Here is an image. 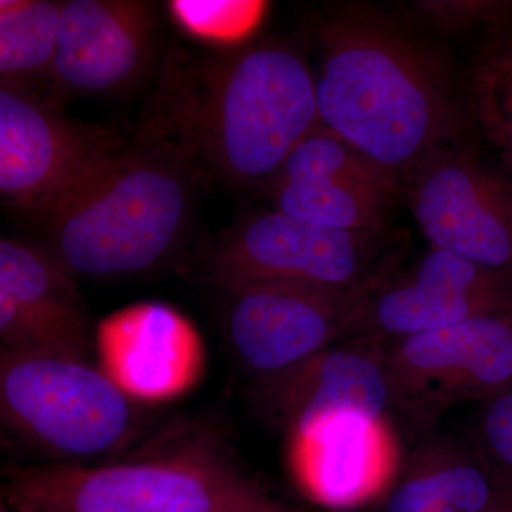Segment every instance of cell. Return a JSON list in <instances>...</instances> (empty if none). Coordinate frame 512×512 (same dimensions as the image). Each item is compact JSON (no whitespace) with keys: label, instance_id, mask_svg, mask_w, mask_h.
Wrapping results in <instances>:
<instances>
[{"label":"cell","instance_id":"1","mask_svg":"<svg viewBox=\"0 0 512 512\" xmlns=\"http://www.w3.org/2000/svg\"><path fill=\"white\" fill-rule=\"evenodd\" d=\"M148 143L194 173L265 187L289 154L322 126L315 73L282 42L175 60L164 74Z\"/></svg>","mask_w":512,"mask_h":512},{"label":"cell","instance_id":"2","mask_svg":"<svg viewBox=\"0 0 512 512\" xmlns=\"http://www.w3.org/2000/svg\"><path fill=\"white\" fill-rule=\"evenodd\" d=\"M316 101L322 127L402 177L463 128L439 53L402 23L343 6L316 23Z\"/></svg>","mask_w":512,"mask_h":512},{"label":"cell","instance_id":"3","mask_svg":"<svg viewBox=\"0 0 512 512\" xmlns=\"http://www.w3.org/2000/svg\"><path fill=\"white\" fill-rule=\"evenodd\" d=\"M192 171L157 144L100 157L40 217L47 245L73 276L116 278L163 264L187 234Z\"/></svg>","mask_w":512,"mask_h":512},{"label":"cell","instance_id":"4","mask_svg":"<svg viewBox=\"0 0 512 512\" xmlns=\"http://www.w3.org/2000/svg\"><path fill=\"white\" fill-rule=\"evenodd\" d=\"M254 484L202 447L107 466H8L2 494L18 512H218Z\"/></svg>","mask_w":512,"mask_h":512},{"label":"cell","instance_id":"5","mask_svg":"<svg viewBox=\"0 0 512 512\" xmlns=\"http://www.w3.org/2000/svg\"><path fill=\"white\" fill-rule=\"evenodd\" d=\"M394 234L389 228L320 227L276 210L254 212L211 247L205 269L222 291L265 281L367 288L397 271L402 244Z\"/></svg>","mask_w":512,"mask_h":512},{"label":"cell","instance_id":"6","mask_svg":"<svg viewBox=\"0 0 512 512\" xmlns=\"http://www.w3.org/2000/svg\"><path fill=\"white\" fill-rule=\"evenodd\" d=\"M3 420L30 443L69 458L119 450L137 424L134 400L82 360L2 349Z\"/></svg>","mask_w":512,"mask_h":512},{"label":"cell","instance_id":"7","mask_svg":"<svg viewBox=\"0 0 512 512\" xmlns=\"http://www.w3.org/2000/svg\"><path fill=\"white\" fill-rule=\"evenodd\" d=\"M386 369L394 409L421 423L484 403L512 382V309L393 340Z\"/></svg>","mask_w":512,"mask_h":512},{"label":"cell","instance_id":"8","mask_svg":"<svg viewBox=\"0 0 512 512\" xmlns=\"http://www.w3.org/2000/svg\"><path fill=\"white\" fill-rule=\"evenodd\" d=\"M377 286L265 281L229 289V342L262 380L282 375L348 340L357 306Z\"/></svg>","mask_w":512,"mask_h":512},{"label":"cell","instance_id":"9","mask_svg":"<svg viewBox=\"0 0 512 512\" xmlns=\"http://www.w3.org/2000/svg\"><path fill=\"white\" fill-rule=\"evenodd\" d=\"M431 248L512 274V195L471 151L443 146L400 177Z\"/></svg>","mask_w":512,"mask_h":512},{"label":"cell","instance_id":"10","mask_svg":"<svg viewBox=\"0 0 512 512\" xmlns=\"http://www.w3.org/2000/svg\"><path fill=\"white\" fill-rule=\"evenodd\" d=\"M106 128L77 123L30 87L0 83V194L37 218L100 157L123 146Z\"/></svg>","mask_w":512,"mask_h":512},{"label":"cell","instance_id":"11","mask_svg":"<svg viewBox=\"0 0 512 512\" xmlns=\"http://www.w3.org/2000/svg\"><path fill=\"white\" fill-rule=\"evenodd\" d=\"M285 434L293 483L328 510L355 511L383 501L406 461L390 417L363 410L320 414Z\"/></svg>","mask_w":512,"mask_h":512},{"label":"cell","instance_id":"12","mask_svg":"<svg viewBox=\"0 0 512 512\" xmlns=\"http://www.w3.org/2000/svg\"><path fill=\"white\" fill-rule=\"evenodd\" d=\"M512 309V274L431 248L359 303L350 338L384 343Z\"/></svg>","mask_w":512,"mask_h":512},{"label":"cell","instance_id":"13","mask_svg":"<svg viewBox=\"0 0 512 512\" xmlns=\"http://www.w3.org/2000/svg\"><path fill=\"white\" fill-rule=\"evenodd\" d=\"M274 210L348 231L387 229L399 178L320 126L265 185Z\"/></svg>","mask_w":512,"mask_h":512},{"label":"cell","instance_id":"14","mask_svg":"<svg viewBox=\"0 0 512 512\" xmlns=\"http://www.w3.org/2000/svg\"><path fill=\"white\" fill-rule=\"evenodd\" d=\"M74 278L46 247L2 238V349L86 362L89 316Z\"/></svg>","mask_w":512,"mask_h":512},{"label":"cell","instance_id":"15","mask_svg":"<svg viewBox=\"0 0 512 512\" xmlns=\"http://www.w3.org/2000/svg\"><path fill=\"white\" fill-rule=\"evenodd\" d=\"M100 369L134 402L190 392L204 372L200 332L163 302H140L101 319L94 333Z\"/></svg>","mask_w":512,"mask_h":512},{"label":"cell","instance_id":"16","mask_svg":"<svg viewBox=\"0 0 512 512\" xmlns=\"http://www.w3.org/2000/svg\"><path fill=\"white\" fill-rule=\"evenodd\" d=\"M156 13L141 0L63 2L59 43L49 79L62 93L123 89L146 70Z\"/></svg>","mask_w":512,"mask_h":512},{"label":"cell","instance_id":"17","mask_svg":"<svg viewBox=\"0 0 512 512\" xmlns=\"http://www.w3.org/2000/svg\"><path fill=\"white\" fill-rule=\"evenodd\" d=\"M386 348L387 343L372 338L343 340L282 375L262 380L265 412L285 431L339 410L389 416L393 396Z\"/></svg>","mask_w":512,"mask_h":512},{"label":"cell","instance_id":"18","mask_svg":"<svg viewBox=\"0 0 512 512\" xmlns=\"http://www.w3.org/2000/svg\"><path fill=\"white\" fill-rule=\"evenodd\" d=\"M507 485L481 454L433 440L404 461L383 512H497Z\"/></svg>","mask_w":512,"mask_h":512},{"label":"cell","instance_id":"19","mask_svg":"<svg viewBox=\"0 0 512 512\" xmlns=\"http://www.w3.org/2000/svg\"><path fill=\"white\" fill-rule=\"evenodd\" d=\"M63 2H0V83L29 87L49 77L59 43Z\"/></svg>","mask_w":512,"mask_h":512},{"label":"cell","instance_id":"20","mask_svg":"<svg viewBox=\"0 0 512 512\" xmlns=\"http://www.w3.org/2000/svg\"><path fill=\"white\" fill-rule=\"evenodd\" d=\"M473 103L491 141L512 161V33L485 47L473 74Z\"/></svg>","mask_w":512,"mask_h":512},{"label":"cell","instance_id":"21","mask_svg":"<svg viewBox=\"0 0 512 512\" xmlns=\"http://www.w3.org/2000/svg\"><path fill=\"white\" fill-rule=\"evenodd\" d=\"M168 9L175 22L190 35L214 45L232 47L244 42L258 26L264 3L174 0L168 3Z\"/></svg>","mask_w":512,"mask_h":512},{"label":"cell","instance_id":"22","mask_svg":"<svg viewBox=\"0 0 512 512\" xmlns=\"http://www.w3.org/2000/svg\"><path fill=\"white\" fill-rule=\"evenodd\" d=\"M481 456L512 485V382L485 400L478 419Z\"/></svg>","mask_w":512,"mask_h":512},{"label":"cell","instance_id":"23","mask_svg":"<svg viewBox=\"0 0 512 512\" xmlns=\"http://www.w3.org/2000/svg\"><path fill=\"white\" fill-rule=\"evenodd\" d=\"M268 501L271 500L254 485L247 494L242 495L235 503L218 512H256L261 510Z\"/></svg>","mask_w":512,"mask_h":512},{"label":"cell","instance_id":"24","mask_svg":"<svg viewBox=\"0 0 512 512\" xmlns=\"http://www.w3.org/2000/svg\"><path fill=\"white\" fill-rule=\"evenodd\" d=\"M497 512H512V485H507V490H505L503 501H501Z\"/></svg>","mask_w":512,"mask_h":512},{"label":"cell","instance_id":"25","mask_svg":"<svg viewBox=\"0 0 512 512\" xmlns=\"http://www.w3.org/2000/svg\"><path fill=\"white\" fill-rule=\"evenodd\" d=\"M256 512H282V510L278 507V505L272 503V501H268V503H266L264 507L261 508V510Z\"/></svg>","mask_w":512,"mask_h":512},{"label":"cell","instance_id":"26","mask_svg":"<svg viewBox=\"0 0 512 512\" xmlns=\"http://www.w3.org/2000/svg\"><path fill=\"white\" fill-rule=\"evenodd\" d=\"M282 512H292V511H284V510H282Z\"/></svg>","mask_w":512,"mask_h":512}]
</instances>
